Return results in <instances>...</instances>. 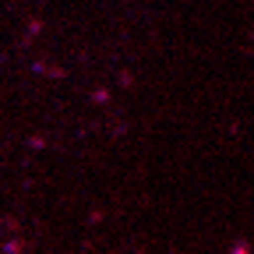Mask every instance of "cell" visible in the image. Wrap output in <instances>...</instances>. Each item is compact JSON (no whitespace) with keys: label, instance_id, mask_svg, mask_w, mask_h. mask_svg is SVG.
Masks as SVG:
<instances>
[{"label":"cell","instance_id":"1","mask_svg":"<svg viewBox=\"0 0 254 254\" xmlns=\"http://www.w3.org/2000/svg\"><path fill=\"white\" fill-rule=\"evenodd\" d=\"M4 251H7V254H18V251H21V240H11V244H7Z\"/></svg>","mask_w":254,"mask_h":254},{"label":"cell","instance_id":"2","mask_svg":"<svg viewBox=\"0 0 254 254\" xmlns=\"http://www.w3.org/2000/svg\"><path fill=\"white\" fill-rule=\"evenodd\" d=\"M230 254H251V251H247V244H244V240H240V244H237V247H233V251H230Z\"/></svg>","mask_w":254,"mask_h":254}]
</instances>
